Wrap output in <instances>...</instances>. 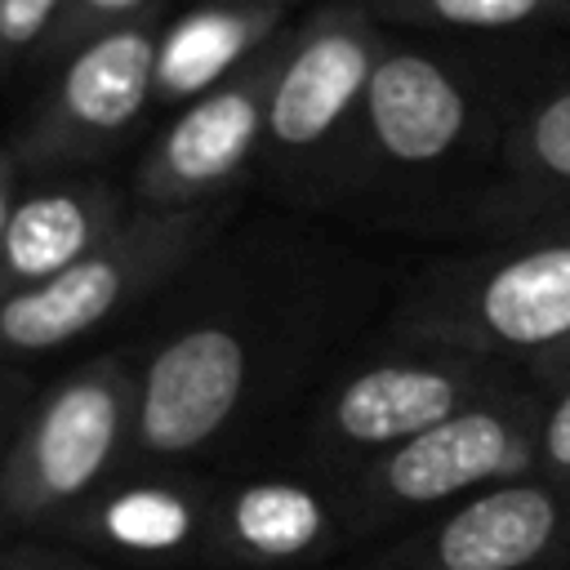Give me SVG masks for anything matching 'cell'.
Instances as JSON below:
<instances>
[{
  "label": "cell",
  "instance_id": "603a6c76",
  "mask_svg": "<svg viewBox=\"0 0 570 570\" xmlns=\"http://www.w3.org/2000/svg\"><path fill=\"white\" fill-rule=\"evenodd\" d=\"M18 169H22L18 151L4 147V151H0V236H4V223H9L13 200H18Z\"/></svg>",
  "mask_w": 570,
  "mask_h": 570
},
{
  "label": "cell",
  "instance_id": "9c48e42d",
  "mask_svg": "<svg viewBox=\"0 0 570 570\" xmlns=\"http://www.w3.org/2000/svg\"><path fill=\"white\" fill-rule=\"evenodd\" d=\"M160 36L165 31L156 13H138L85 40L62 62V76L36 120L9 142L18 160L36 169H62L111 151L156 98Z\"/></svg>",
  "mask_w": 570,
  "mask_h": 570
},
{
  "label": "cell",
  "instance_id": "8fae6325",
  "mask_svg": "<svg viewBox=\"0 0 570 570\" xmlns=\"http://www.w3.org/2000/svg\"><path fill=\"white\" fill-rule=\"evenodd\" d=\"M370 570H570V485L499 481L419 521Z\"/></svg>",
  "mask_w": 570,
  "mask_h": 570
},
{
  "label": "cell",
  "instance_id": "5bb4252c",
  "mask_svg": "<svg viewBox=\"0 0 570 570\" xmlns=\"http://www.w3.org/2000/svg\"><path fill=\"white\" fill-rule=\"evenodd\" d=\"M343 485H316L298 476H254L218 494L214 557L245 566H289L321 557L347 534Z\"/></svg>",
  "mask_w": 570,
  "mask_h": 570
},
{
  "label": "cell",
  "instance_id": "7a4b0ae2",
  "mask_svg": "<svg viewBox=\"0 0 570 570\" xmlns=\"http://www.w3.org/2000/svg\"><path fill=\"white\" fill-rule=\"evenodd\" d=\"M392 334L525 370L570 338V223L428 263L401 289Z\"/></svg>",
  "mask_w": 570,
  "mask_h": 570
},
{
  "label": "cell",
  "instance_id": "277c9868",
  "mask_svg": "<svg viewBox=\"0 0 570 570\" xmlns=\"http://www.w3.org/2000/svg\"><path fill=\"white\" fill-rule=\"evenodd\" d=\"M134 392L138 374L120 356H98L31 401L0 459V525L85 508L129 454Z\"/></svg>",
  "mask_w": 570,
  "mask_h": 570
},
{
  "label": "cell",
  "instance_id": "7402d4cb",
  "mask_svg": "<svg viewBox=\"0 0 570 570\" xmlns=\"http://www.w3.org/2000/svg\"><path fill=\"white\" fill-rule=\"evenodd\" d=\"M525 374H530V379H534L539 387H552V383L570 379V338H566V343H557L552 352L534 356V361L525 365Z\"/></svg>",
  "mask_w": 570,
  "mask_h": 570
},
{
  "label": "cell",
  "instance_id": "44dd1931",
  "mask_svg": "<svg viewBox=\"0 0 570 570\" xmlns=\"http://www.w3.org/2000/svg\"><path fill=\"white\" fill-rule=\"evenodd\" d=\"M27 410H31L27 405V383L0 374V459H4V450H9V441H13V432H18Z\"/></svg>",
  "mask_w": 570,
  "mask_h": 570
},
{
  "label": "cell",
  "instance_id": "e0dca14e",
  "mask_svg": "<svg viewBox=\"0 0 570 570\" xmlns=\"http://www.w3.org/2000/svg\"><path fill=\"white\" fill-rule=\"evenodd\" d=\"M379 22L454 40H530L570 27V0H356Z\"/></svg>",
  "mask_w": 570,
  "mask_h": 570
},
{
  "label": "cell",
  "instance_id": "cb8c5ba5",
  "mask_svg": "<svg viewBox=\"0 0 570 570\" xmlns=\"http://www.w3.org/2000/svg\"><path fill=\"white\" fill-rule=\"evenodd\" d=\"M0 570H94V566H71V561H36V557H9Z\"/></svg>",
  "mask_w": 570,
  "mask_h": 570
},
{
  "label": "cell",
  "instance_id": "9a60e30c",
  "mask_svg": "<svg viewBox=\"0 0 570 570\" xmlns=\"http://www.w3.org/2000/svg\"><path fill=\"white\" fill-rule=\"evenodd\" d=\"M80 534L134 557L209 552L218 534V490L187 476H142L98 490L80 508Z\"/></svg>",
  "mask_w": 570,
  "mask_h": 570
},
{
  "label": "cell",
  "instance_id": "52a82bcc",
  "mask_svg": "<svg viewBox=\"0 0 570 570\" xmlns=\"http://www.w3.org/2000/svg\"><path fill=\"white\" fill-rule=\"evenodd\" d=\"M383 49V22L356 0H334L307 22L289 27L263 142L276 169H303L325 187L334 183L338 156Z\"/></svg>",
  "mask_w": 570,
  "mask_h": 570
},
{
  "label": "cell",
  "instance_id": "ba28073f",
  "mask_svg": "<svg viewBox=\"0 0 570 570\" xmlns=\"http://www.w3.org/2000/svg\"><path fill=\"white\" fill-rule=\"evenodd\" d=\"M285 36H272L254 58H245L223 85L191 98L178 120L151 142L134 169L129 200L138 214H183L227 205L240 174L263 156L267 102L285 58Z\"/></svg>",
  "mask_w": 570,
  "mask_h": 570
},
{
  "label": "cell",
  "instance_id": "30bf717a",
  "mask_svg": "<svg viewBox=\"0 0 570 570\" xmlns=\"http://www.w3.org/2000/svg\"><path fill=\"white\" fill-rule=\"evenodd\" d=\"M249 379L254 347L240 325L209 316L174 330L138 370L129 454L165 468L214 445L240 414Z\"/></svg>",
  "mask_w": 570,
  "mask_h": 570
},
{
  "label": "cell",
  "instance_id": "7c38bea8",
  "mask_svg": "<svg viewBox=\"0 0 570 570\" xmlns=\"http://www.w3.org/2000/svg\"><path fill=\"white\" fill-rule=\"evenodd\" d=\"M570 223V71L543 80L512 116L494 178L450 232L517 236Z\"/></svg>",
  "mask_w": 570,
  "mask_h": 570
},
{
  "label": "cell",
  "instance_id": "d4e9b609",
  "mask_svg": "<svg viewBox=\"0 0 570 570\" xmlns=\"http://www.w3.org/2000/svg\"><path fill=\"white\" fill-rule=\"evenodd\" d=\"M223 4H281L285 9V0H223Z\"/></svg>",
  "mask_w": 570,
  "mask_h": 570
},
{
  "label": "cell",
  "instance_id": "4fadbf2b",
  "mask_svg": "<svg viewBox=\"0 0 570 570\" xmlns=\"http://www.w3.org/2000/svg\"><path fill=\"white\" fill-rule=\"evenodd\" d=\"M129 214V191L107 178H62L18 191L0 236V298L80 263L111 240Z\"/></svg>",
  "mask_w": 570,
  "mask_h": 570
},
{
  "label": "cell",
  "instance_id": "8992f818",
  "mask_svg": "<svg viewBox=\"0 0 570 570\" xmlns=\"http://www.w3.org/2000/svg\"><path fill=\"white\" fill-rule=\"evenodd\" d=\"M521 379L525 370L476 352L396 343L330 383L312 414V454L334 472V481H343L383 450L445 423L472 401H485Z\"/></svg>",
  "mask_w": 570,
  "mask_h": 570
},
{
  "label": "cell",
  "instance_id": "2e32d148",
  "mask_svg": "<svg viewBox=\"0 0 570 570\" xmlns=\"http://www.w3.org/2000/svg\"><path fill=\"white\" fill-rule=\"evenodd\" d=\"M281 18H285L281 4H223V0L178 18L160 36L156 94L169 102L209 94L272 36H281Z\"/></svg>",
  "mask_w": 570,
  "mask_h": 570
},
{
  "label": "cell",
  "instance_id": "5b68a950",
  "mask_svg": "<svg viewBox=\"0 0 570 570\" xmlns=\"http://www.w3.org/2000/svg\"><path fill=\"white\" fill-rule=\"evenodd\" d=\"M227 205L183 214H129L125 227L58 276L0 298V356H40L89 338L142 303L223 227Z\"/></svg>",
  "mask_w": 570,
  "mask_h": 570
},
{
  "label": "cell",
  "instance_id": "3957f363",
  "mask_svg": "<svg viewBox=\"0 0 570 570\" xmlns=\"http://www.w3.org/2000/svg\"><path fill=\"white\" fill-rule=\"evenodd\" d=\"M543 387L525 374L521 383L472 401L445 423L383 450L379 459L347 472L343 503L356 534L396 521H428L468 494L534 472Z\"/></svg>",
  "mask_w": 570,
  "mask_h": 570
},
{
  "label": "cell",
  "instance_id": "6da1fadb",
  "mask_svg": "<svg viewBox=\"0 0 570 570\" xmlns=\"http://www.w3.org/2000/svg\"><path fill=\"white\" fill-rule=\"evenodd\" d=\"M557 71H566V62L548 49V36L387 40L330 187L454 227L494 178L517 107Z\"/></svg>",
  "mask_w": 570,
  "mask_h": 570
},
{
  "label": "cell",
  "instance_id": "d6986e66",
  "mask_svg": "<svg viewBox=\"0 0 570 570\" xmlns=\"http://www.w3.org/2000/svg\"><path fill=\"white\" fill-rule=\"evenodd\" d=\"M138 13H151V0H71L62 22L53 27L49 45L40 49V62H53V58L67 62L85 40H94L98 31L120 27V22L138 18Z\"/></svg>",
  "mask_w": 570,
  "mask_h": 570
},
{
  "label": "cell",
  "instance_id": "ffe728a7",
  "mask_svg": "<svg viewBox=\"0 0 570 570\" xmlns=\"http://www.w3.org/2000/svg\"><path fill=\"white\" fill-rule=\"evenodd\" d=\"M534 472L570 485V379L543 387V414H539V450Z\"/></svg>",
  "mask_w": 570,
  "mask_h": 570
},
{
  "label": "cell",
  "instance_id": "ac0fdd59",
  "mask_svg": "<svg viewBox=\"0 0 570 570\" xmlns=\"http://www.w3.org/2000/svg\"><path fill=\"white\" fill-rule=\"evenodd\" d=\"M71 0H0V80L22 62H40L53 27L62 22Z\"/></svg>",
  "mask_w": 570,
  "mask_h": 570
}]
</instances>
